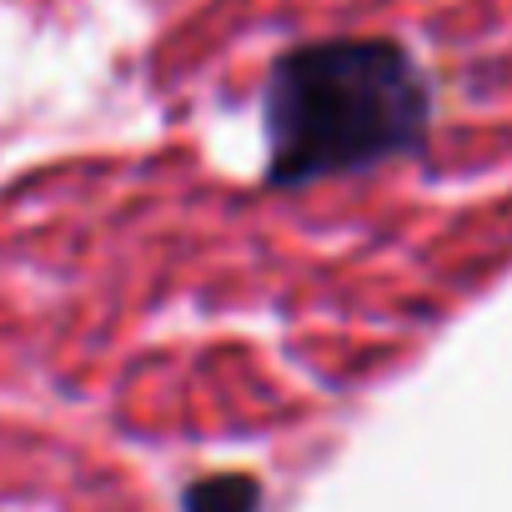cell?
I'll use <instances>...</instances> for the list:
<instances>
[{"label": "cell", "instance_id": "cell-2", "mask_svg": "<svg viewBox=\"0 0 512 512\" xmlns=\"http://www.w3.org/2000/svg\"><path fill=\"white\" fill-rule=\"evenodd\" d=\"M262 487L251 477H206L186 492V512H256Z\"/></svg>", "mask_w": 512, "mask_h": 512}, {"label": "cell", "instance_id": "cell-1", "mask_svg": "<svg viewBox=\"0 0 512 512\" xmlns=\"http://www.w3.org/2000/svg\"><path fill=\"white\" fill-rule=\"evenodd\" d=\"M262 131L267 186L277 191L362 176L422 151L432 131V81L397 41H312L272 66Z\"/></svg>", "mask_w": 512, "mask_h": 512}]
</instances>
